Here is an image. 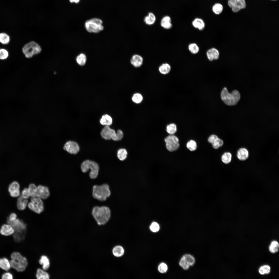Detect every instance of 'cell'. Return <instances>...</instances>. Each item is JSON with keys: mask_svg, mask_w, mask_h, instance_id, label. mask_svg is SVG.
<instances>
[{"mask_svg": "<svg viewBox=\"0 0 279 279\" xmlns=\"http://www.w3.org/2000/svg\"><path fill=\"white\" fill-rule=\"evenodd\" d=\"M92 214L99 225H103L109 220L111 216V211L108 207L102 206L94 207Z\"/></svg>", "mask_w": 279, "mask_h": 279, "instance_id": "cell-1", "label": "cell"}, {"mask_svg": "<svg viewBox=\"0 0 279 279\" xmlns=\"http://www.w3.org/2000/svg\"><path fill=\"white\" fill-rule=\"evenodd\" d=\"M7 223L10 225L14 230V232L13 234L14 241L17 242H19L24 240L26 234L27 227L26 224L22 221L17 218L11 221L7 219Z\"/></svg>", "mask_w": 279, "mask_h": 279, "instance_id": "cell-2", "label": "cell"}, {"mask_svg": "<svg viewBox=\"0 0 279 279\" xmlns=\"http://www.w3.org/2000/svg\"><path fill=\"white\" fill-rule=\"evenodd\" d=\"M92 195L95 199L102 202L106 201L111 195L109 185L104 183L99 185H94L93 187Z\"/></svg>", "mask_w": 279, "mask_h": 279, "instance_id": "cell-3", "label": "cell"}, {"mask_svg": "<svg viewBox=\"0 0 279 279\" xmlns=\"http://www.w3.org/2000/svg\"><path fill=\"white\" fill-rule=\"evenodd\" d=\"M10 261L11 267L18 272H22L26 269L28 265L26 258L17 252L12 253L11 255Z\"/></svg>", "mask_w": 279, "mask_h": 279, "instance_id": "cell-4", "label": "cell"}, {"mask_svg": "<svg viewBox=\"0 0 279 279\" xmlns=\"http://www.w3.org/2000/svg\"><path fill=\"white\" fill-rule=\"evenodd\" d=\"M221 97L222 100L225 104L232 106L235 105L237 103L240 99L241 96L237 90H234L230 93L227 88L225 87L221 92Z\"/></svg>", "mask_w": 279, "mask_h": 279, "instance_id": "cell-5", "label": "cell"}, {"mask_svg": "<svg viewBox=\"0 0 279 279\" xmlns=\"http://www.w3.org/2000/svg\"><path fill=\"white\" fill-rule=\"evenodd\" d=\"M84 27L86 30L90 33H98L104 29L103 21L97 18L87 20L85 22Z\"/></svg>", "mask_w": 279, "mask_h": 279, "instance_id": "cell-6", "label": "cell"}, {"mask_svg": "<svg viewBox=\"0 0 279 279\" xmlns=\"http://www.w3.org/2000/svg\"><path fill=\"white\" fill-rule=\"evenodd\" d=\"M81 168L82 171L84 173L87 172L90 169L89 176L92 179H95L98 174L99 167L98 164L94 161L86 160L81 164Z\"/></svg>", "mask_w": 279, "mask_h": 279, "instance_id": "cell-7", "label": "cell"}, {"mask_svg": "<svg viewBox=\"0 0 279 279\" xmlns=\"http://www.w3.org/2000/svg\"><path fill=\"white\" fill-rule=\"evenodd\" d=\"M100 134L102 137L105 140H109L112 139L114 141L121 140L123 135V133L121 130H118L116 133L114 130L111 129L108 126H105L102 129Z\"/></svg>", "mask_w": 279, "mask_h": 279, "instance_id": "cell-8", "label": "cell"}, {"mask_svg": "<svg viewBox=\"0 0 279 279\" xmlns=\"http://www.w3.org/2000/svg\"><path fill=\"white\" fill-rule=\"evenodd\" d=\"M22 51L26 57L29 58L34 55L39 53L41 51V49L38 44L32 41L26 44L23 47Z\"/></svg>", "mask_w": 279, "mask_h": 279, "instance_id": "cell-9", "label": "cell"}, {"mask_svg": "<svg viewBox=\"0 0 279 279\" xmlns=\"http://www.w3.org/2000/svg\"><path fill=\"white\" fill-rule=\"evenodd\" d=\"M166 149L171 152L178 150L180 147L179 140L178 137L174 135H169L164 138Z\"/></svg>", "mask_w": 279, "mask_h": 279, "instance_id": "cell-10", "label": "cell"}, {"mask_svg": "<svg viewBox=\"0 0 279 279\" xmlns=\"http://www.w3.org/2000/svg\"><path fill=\"white\" fill-rule=\"evenodd\" d=\"M27 206L31 210L38 214L41 213L44 209L42 199L38 197H31Z\"/></svg>", "mask_w": 279, "mask_h": 279, "instance_id": "cell-11", "label": "cell"}, {"mask_svg": "<svg viewBox=\"0 0 279 279\" xmlns=\"http://www.w3.org/2000/svg\"><path fill=\"white\" fill-rule=\"evenodd\" d=\"M63 148L65 152L71 155L77 154L80 151L78 144L72 140L66 141L64 144Z\"/></svg>", "mask_w": 279, "mask_h": 279, "instance_id": "cell-12", "label": "cell"}, {"mask_svg": "<svg viewBox=\"0 0 279 279\" xmlns=\"http://www.w3.org/2000/svg\"><path fill=\"white\" fill-rule=\"evenodd\" d=\"M228 3L229 6L235 12H237L246 7L244 0H228Z\"/></svg>", "mask_w": 279, "mask_h": 279, "instance_id": "cell-13", "label": "cell"}, {"mask_svg": "<svg viewBox=\"0 0 279 279\" xmlns=\"http://www.w3.org/2000/svg\"><path fill=\"white\" fill-rule=\"evenodd\" d=\"M8 191L11 196L14 197L19 196L20 191L18 183L16 181L12 182L9 186Z\"/></svg>", "mask_w": 279, "mask_h": 279, "instance_id": "cell-14", "label": "cell"}, {"mask_svg": "<svg viewBox=\"0 0 279 279\" xmlns=\"http://www.w3.org/2000/svg\"><path fill=\"white\" fill-rule=\"evenodd\" d=\"M37 197L42 199H45L49 197L50 193L48 187L42 185H39L37 186Z\"/></svg>", "mask_w": 279, "mask_h": 279, "instance_id": "cell-15", "label": "cell"}, {"mask_svg": "<svg viewBox=\"0 0 279 279\" xmlns=\"http://www.w3.org/2000/svg\"><path fill=\"white\" fill-rule=\"evenodd\" d=\"M206 55L208 60L212 61L218 59L219 56V53L217 49L212 48L209 49L207 51Z\"/></svg>", "mask_w": 279, "mask_h": 279, "instance_id": "cell-16", "label": "cell"}, {"mask_svg": "<svg viewBox=\"0 0 279 279\" xmlns=\"http://www.w3.org/2000/svg\"><path fill=\"white\" fill-rule=\"evenodd\" d=\"M130 63L131 65L136 68L140 67L142 65L143 59L140 55L135 54L132 56L130 59Z\"/></svg>", "mask_w": 279, "mask_h": 279, "instance_id": "cell-17", "label": "cell"}, {"mask_svg": "<svg viewBox=\"0 0 279 279\" xmlns=\"http://www.w3.org/2000/svg\"><path fill=\"white\" fill-rule=\"evenodd\" d=\"M14 232V230L13 228L8 224L2 225L0 229V234L5 236H10L13 234Z\"/></svg>", "mask_w": 279, "mask_h": 279, "instance_id": "cell-18", "label": "cell"}, {"mask_svg": "<svg viewBox=\"0 0 279 279\" xmlns=\"http://www.w3.org/2000/svg\"><path fill=\"white\" fill-rule=\"evenodd\" d=\"M249 153L248 150L244 148H241L237 150L236 156L238 159L241 161H245L249 157Z\"/></svg>", "mask_w": 279, "mask_h": 279, "instance_id": "cell-19", "label": "cell"}, {"mask_svg": "<svg viewBox=\"0 0 279 279\" xmlns=\"http://www.w3.org/2000/svg\"><path fill=\"white\" fill-rule=\"evenodd\" d=\"M28 203V200L27 199L23 198L20 196L17 200V207L20 210H24L26 208Z\"/></svg>", "mask_w": 279, "mask_h": 279, "instance_id": "cell-20", "label": "cell"}, {"mask_svg": "<svg viewBox=\"0 0 279 279\" xmlns=\"http://www.w3.org/2000/svg\"><path fill=\"white\" fill-rule=\"evenodd\" d=\"M39 264L42 265V268L44 270H47L50 266V260L46 255L42 256L39 260Z\"/></svg>", "mask_w": 279, "mask_h": 279, "instance_id": "cell-21", "label": "cell"}, {"mask_svg": "<svg viewBox=\"0 0 279 279\" xmlns=\"http://www.w3.org/2000/svg\"><path fill=\"white\" fill-rule=\"evenodd\" d=\"M161 26L165 29H169L172 27L170 17L166 16L163 18L161 22Z\"/></svg>", "mask_w": 279, "mask_h": 279, "instance_id": "cell-22", "label": "cell"}, {"mask_svg": "<svg viewBox=\"0 0 279 279\" xmlns=\"http://www.w3.org/2000/svg\"><path fill=\"white\" fill-rule=\"evenodd\" d=\"M192 25L194 27L200 30H203L205 25V22L203 20L199 18L195 19L192 22Z\"/></svg>", "mask_w": 279, "mask_h": 279, "instance_id": "cell-23", "label": "cell"}, {"mask_svg": "<svg viewBox=\"0 0 279 279\" xmlns=\"http://www.w3.org/2000/svg\"><path fill=\"white\" fill-rule=\"evenodd\" d=\"M100 122L104 126H110L112 123V119L109 115L105 114L103 115L100 120Z\"/></svg>", "mask_w": 279, "mask_h": 279, "instance_id": "cell-24", "label": "cell"}, {"mask_svg": "<svg viewBox=\"0 0 279 279\" xmlns=\"http://www.w3.org/2000/svg\"><path fill=\"white\" fill-rule=\"evenodd\" d=\"M10 261L6 258H0V268L5 271H7L11 268Z\"/></svg>", "mask_w": 279, "mask_h": 279, "instance_id": "cell-25", "label": "cell"}, {"mask_svg": "<svg viewBox=\"0 0 279 279\" xmlns=\"http://www.w3.org/2000/svg\"><path fill=\"white\" fill-rule=\"evenodd\" d=\"M113 255L115 257H119L122 256L124 253V250L123 247L120 245L114 246L112 250Z\"/></svg>", "mask_w": 279, "mask_h": 279, "instance_id": "cell-26", "label": "cell"}, {"mask_svg": "<svg viewBox=\"0 0 279 279\" xmlns=\"http://www.w3.org/2000/svg\"><path fill=\"white\" fill-rule=\"evenodd\" d=\"M158 69L159 72L161 74L166 75L170 72L171 69V67L169 64L167 63H164L159 66Z\"/></svg>", "mask_w": 279, "mask_h": 279, "instance_id": "cell-27", "label": "cell"}, {"mask_svg": "<svg viewBox=\"0 0 279 279\" xmlns=\"http://www.w3.org/2000/svg\"><path fill=\"white\" fill-rule=\"evenodd\" d=\"M36 276L37 279H49L50 277L49 274L45 270L40 268L37 269Z\"/></svg>", "mask_w": 279, "mask_h": 279, "instance_id": "cell-28", "label": "cell"}, {"mask_svg": "<svg viewBox=\"0 0 279 279\" xmlns=\"http://www.w3.org/2000/svg\"><path fill=\"white\" fill-rule=\"evenodd\" d=\"M232 158L231 154L229 152H226L222 155L221 159L222 161L224 164H227L231 161Z\"/></svg>", "mask_w": 279, "mask_h": 279, "instance_id": "cell-29", "label": "cell"}, {"mask_svg": "<svg viewBox=\"0 0 279 279\" xmlns=\"http://www.w3.org/2000/svg\"><path fill=\"white\" fill-rule=\"evenodd\" d=\"M87 59L86 55L84 53H80L76 58V60L78 64L80 66H83L86 64Z\"/></svg>", "mask_w": 279, "mask_h": 279, "instance_id": "cell-30", "label": "cell"}, {"mask_svg": "<svg viewBox=\"0 0 279 279\" xmlns=\"http://www.w3.org/2000/svg\"><path fill=\"white\" fill-rule=\"evenodd\" d=\"M30 193V197H37V186L34 184H30L28 188Z\"/></svg>", "mask_w": 279, "mask_h": 279, "instance_id": "cell-31", "label": "cell"}, {"mask_svg": "<svg viewBox=\"0 0 279 279\" xmlns=\"http://www.w3.org/2000/svg\"><path fill=\"white\" fill-rule=\"evenodd\" d=\"M128 152L126 150L122 148L119 149L117 153V156L118 158L121 161H123L127 158Z\"/></svg>", "mask_w": 279, "mask_h": 279, "instance_id": "cell-32", "label": "cell"}, {"mask_svg": "<svg viewBox=\"0 0 279 279\" xmlns=\"http://www.w3.org/2000/svg\"><path fill=\"white\" fill-rule=\"evenodd\" d=\"M156 20V18L154 15L153 13L150 12L149 13L148 16L145 18L144 21L146 24L151 25L154 23Z\"/></svg>", "mask_w": 279, "mask_h": 279, "instance_id": "cell-33", "label": "cell"}, {"mask_svg": "<svg viewBox=\"0 0 279 279\" xmlns=\"http://www.w3.org/2000/svg\"><path fill=\"white\" fill-rule=\"evenodd\" d=\"M279 249V244L278 242L276 241L272 242L269 247L270 252L272 253H275L278 252Z\"/></svg>", "mask_w": 279, "mask_h": 279, "instance_id": "cell-34", "label": "cell"}, {"mask_svg": "<svg viewBox=\"0 0 279 279\" xmlns=\"http://www.w3.org/2000/svg\"><path fill=\"white\" fill-rule=\"evenodd\" d=\"M177 130L176 126L174 123L168 124L166 127V131L169 135H174L176 132Z\"/></svg>", "mask_w": 279, "mask_h": 279, "instance_id": "cell-35", "label": "cell"}, {"mask_svg": "<svg viewBox=\"0 0 279 279\" xmlns=\"http://www.w3.org/2000/svg\"><path fill=\"white\" fill-rule=\"evenodd\" d=\"M182 257L190 266H192L194 264L195 259L191 255L189 254H185Z\"/></svg>", "mask_w": 279, "mask_h": 279, "instance_id": "cell-36", "label": "cell"}, {"mask_svg": "<svg viewBox=\"0 0 279 279\" xmlns=\"http://www.w3.org/2000/svg\"><path fill=\"white\" fill-rule=\"evenodd\" d=\"M131 99L132 101L135 103L138 104L141 103L143 101V97L141 94L138 93H134Z\"/></svg>", "mask_w": 279, "mask_h": 279, "instance_id": "cell-37", "label": "cell"}, {"mask_svg": "<svg viewBox=\"0 0 279 279\" xmlns=\"http://www.w3.org/2000/svg\"><path fill=\"white\" fill-rule=\"evenodd\" d=\"M10 41L9 36L5 33H0V42L4 44H8Z\"/></svg>", "mask_w": 279, "mask_h": 279, "instance_id": "cell-38", "label": "cell"}, {"mask_svg": "<svg viewBox=\"0 0 279 279\" xmlns=\"http://www.w3.org/2000/svg\"><path fill=\"white\" fill-rule=\"evenodd\" d=\"M188 49L192 53L194 54L198 53L199 50L198 46L195 43L190 44L188 45Z\"/></svg>", "mask_w": 279, "mask_h": 279, "instance_id": "cell-39", "label": "cell"}, {"mask_svg": "<svg viewBox=\"0 0 279 279\" xmlns=\"http://www.w3.org/2000/svg\"><path fill=\"white\" fill-rule=\"evenodd\" d=\"M271 270L270 267L268 265H264L260 267L259 269V272L261 275L268 274H269Z\"/></svg>", "mask_w": 279, "mask_h": 279, "instance_id": "cell-40", "label": "cell"}, {"mask_svg": "<svg viewBox=\"0 0 279 279\" xmlns=\"http://www.w3.org/2000/svg\"><path fill=\"white\" fill-rule=\"evenodd\" d=\"M186 146L190 151H193L197 149V146L196 142L194 140H190L187 143Z\"/></svg>", "mask_w": 279, "mask_h": 279, "instance_id": "cell-41", "label": "cell"}, {"mask_svg": "<svg viewBox=\"0 0 279 279\" xmlns=\"http://www.w3.org/2000/svg\"><path fill=\"white\" fill-rule=\"evenodd\" d=\"M223 7L222 5L219 3L215 4L213 6L212 10L216 14H219L222 11Z\"/></svg>", "mask_w": 279, "mask_h": 279, "instance_id": "cell-42", "label": "cell"}, {"mask_svg": "<svg viewBox=\"0 0 279 279\" xmlns=\"http://www.w3.org/2000/svg\"><path fill=\"white\" fill-rule=\"evenodd\" d=\"M211 144L213 148L217 149L223 145V142L222 140L218 137Z\"/></svg>", "mask_w": 279, "mask_h": 279, "instance_id": "cell-43", "label": "cell"}, {"mask_svg": "<svg viewBox=\"0 0 279 279\" xmlns=\"http://www.w3.org/2000/svg\"><path fill=\"white\" fill-rule=\"evenodd\" d=\"M179 264L184 270L188 269L190 267V266L182 257L180 261Z\"/></svg>", "mask_w": 279, "mask_h": 279, "instance_id": "cell-44", "label": "cell"}, {"mask_svg": "<svg viewBox=\"0 0 279 279\" xmlns=\"http://www.w3.org/2000/svg\"><path fill=\"white\" fill-rule=\"evenodd\" d=\"M8 52L7 50L3 49H0V59H5L8 57Z\"/></svg>", "mask_w": 279, "mask_h": 279, "instance_id": "cell-45", "label": "cell"}, {"mask_svg": "<svg viewBox=\"0 0 279 279\" xmlns=\"http://www.w3.org/2000/svg\"><path fill=\"white\" fill-rule=\"evenodd\" d=\"M20 196L23 198L27 199L30 197L28 188H24L21 192Z\"/></svg>", "mask_w": 279, "mask_h": 279, "instance_id": "cell-46", "label": "cell"}, {"mask_svg": "<svg viewBox=\"0 0 279 279\" xmlns=\"http://www.w3.org/2000/svg\"><path fill=\"white\" fill-rule=\"evenodd\" d=\"M168 269L167 265L165 263H162L160 264L158 267V270L159 272L161 273L166 272Z\"/></svg>", "mask_w": 279, "mask_h": 279, "instance_id": "cell-47", "label": "cell"}, {"mask_svg": "<svg viewBox=\"0 0 279 279\" xmlns=\"http://www.w3.org/2000/svg\"><path fill=\"white\" fill-rule=\"evenodd\" d=\"M150 228L152 231L156 232L159 231L160 227L159 224L157 223L153 222L150 226Z\"/></svg>", "mask_w": 279, "mask_h": 279, "instance_id": "cell-48", "label": "cell"}, {"mask_svg": "<svg viewBox=\"0 0 279 279\" xmlns=\"http://www.w3.org/2000/svg\"><path fill=\"white\" fill-rule=\"evenodd\" d=\"M218 138V137L216 135L212 134L209 137L208 139V141L209 143L212 144Z\"/></svg>", "mask_w": 279, "mask_h": 279, "instance_id": "cell-49", "label": "cell"}, {"mask_svg": "<svg viewBox=\"0 0 279 279\" xmlns=\"http://www.w3.org/2000/svg\"><path fill=\"white\" fill-rule=\"evenodd\" d=\"M2 278V279H12L13 276L11 273L6 272L3 274Z\"/></svg>", "mask_w": 279, "mask_h": 279, "instance_id": "cell-50", "label": "cell"}, {"mask_svg": "<svg viewBox=\"0 0 279 279\" xmlns=\"http://www.w3.org/2000/svg\"><path fill=\"white\" fill-rule=\"evenodd\" d=\"M17 215L14 213H11L10 215L9 218L7 219L10 221H13L17 219Z\"/></svg>", "mask_w": 279, "mask_h": 279, "instance_id": "cell-51", "label": "cell"}, {"mask_svg": "<svg viewBox=\"0 0 279 279\" xmlns=\"http://www.w3.org/2000/svg\"><path fill=\"white\" fill-rule=\"evenodd\" d=\"M69 1L71 3L78 4L80 2V0H69Z\"/></svg>", "mask_w": 279, "mask_h": 279, "instance_id": "cell-52", "label": "cell"}, {"mask_svg": "<svg viewBox=\"0 0 279 279\" xmlns=\"http://www.w3.org/2000/svg\"><path fill=\"white\" fill-rule=\"evenodd\" d=\"M272 0V1H276V0Z\"/></svg>", "mask_w": 279, "mask_h": 279, "instance_id": "cell-53", "label": "cell"}]
</instances>
